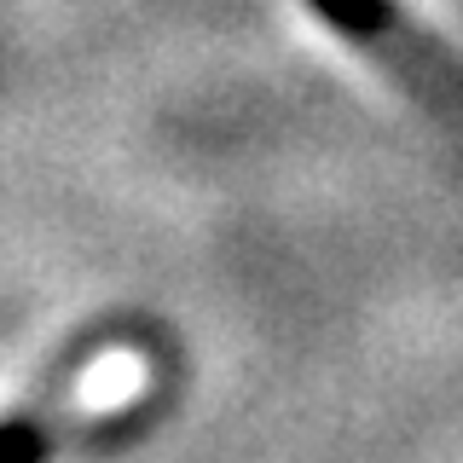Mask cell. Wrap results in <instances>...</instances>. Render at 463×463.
I'll return each mask as SVG.
<instances>
[{"mask_svg": "<svg viewBox=\"0 0 463 463\" xmlns=\"http://www.w3.org/2000/svg\"><path fill=\"white\" fill-rule=\"evenodd\" d=\"M313 12L365 58H376L423 110L463 128V64L434 35H423L394 0H313Z\"/></svg>", "mask_w": 463, "mask_h": 463, "instance_id": "1", "label": "cell"}, {"mask_svg": "<svg viewBox=\"0 0 463 463\" xmlns=\"http://www.w3.org/2000/svg\"><path fill=\"white\" fill-rule=\"evenodd\" d=\"M99 347H105V342H93V336L76 342L64 359H58L52 383H41L12 417H0V463H47L52 446L64 440V434H76V429H81L76 388H81L87 365L99 359Z\"/></svg>", "mask_w": 463, "mask_h": 463, "instance_id": "2", "label": "cell"}]
</instances>
